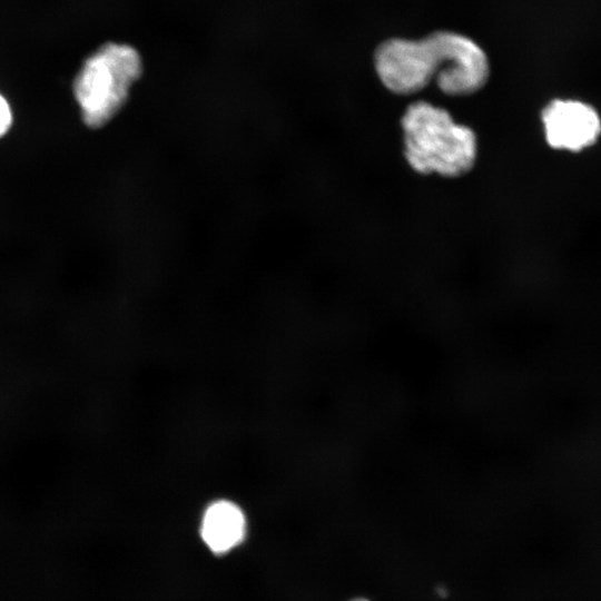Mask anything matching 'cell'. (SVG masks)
Masks as SVG:
<instances>
[{"mask_svg":"<svg viewBox=\"0 0 601 601\" xmlns=\"http://www.w3.org/2000/svg\"><path fill=\"white\" fill-rule=\"evenodd\" d=\"M401 124L405 157L417 173L457 177L473 167L476 137L445 109L417 101L407 107Z\"/></svg>","mask_w":601,"mask_h":601,"instance_id":"1","label":"cell"},{"mask_svg":"<svg viewBox=\"0 0 601 601\" xmlns=\"http://www.w3.org/2000/svg\"><path fill=\"white\" fill-rule=\"evenodd\" d=\"M141 70L139 52L126 43L107 42L89 56L73 81V95L85 124L99 128L111 120Z\"/></svg>","mask_w":601,"mask_h":601,"instance_id":"2","label":"cell"},{"mask_svg":"<svg viewBox=\"0 0 601 601\" xmlns=\"http://www.w3.org/2000/svg\"><path fill=\"white\" fill-rule=\"evenodd\" d=\"M426 38L439 60L435 81L444 93L470 95L485 85L490 65L485 52L474 40L452 31H436Z\"/></svg>","mask_w":601,"mask_h":601,"instance_id":"3","label":"cell"},{"mask_svg":"<svg viewBox=\"0 0 601 601\" xmlns=\"http://www.w3.org/2000/svg\"><path fill=\"white\" fill-rule=\"evenodd\" d=\"M375 69L383 85L398 95L425 88L436 78L437 58L427 38H392L382 42L374 55Z\"/></svg>","mask_w":601,"mask_h":601,"instance_id":"4","label":"cell"},{"mask_svg":"<svg viewBox=\"0 0 601 601\" xmlns=\"http://www.w3.org/2000/svg\"><path fill=\"white\" fill-rule=\"evenodd\" d=\"M548 145L556 150L581 152L601 138V116L590 104L578 99H554L542 110Z\"/></svg>","mask_w":601,"mask_h":601,"instance_id":"5","label":"cell"},{"mask_svg":"<svg viewBox=\"0 0 601 601\" xmlns=\"http://www.w3.org/2000/svg\"><path fill=\"white\" fill-rule=\"evenodd\" d=\"M245 531V515L240 508L230 501H216L204 512L200 535L214 553L223 554L234 549L244 539Z\"/></svg>","mask_w":601,"mask_h":601,"instance_id":"6","label":"cell"},{"mask_svg":"<svg viewBox=\"0 0 601 601\" xmlns=\"http://www.w3.org/2000/svg\"><path fill=\"white\" fill-rule=\"evenodd\" d=\"M12 122V114L8 101L0 95V137H2L10 128Z\"/></svg>","mask_w":601,"mask_h":601,"instance_id":"7","label":"cell"},{"mask_svg":"<svg viewBox=\"0 0 601 601\" xmlns=\"http://www.w3.org/2000/svg\"><path fill=\"white\" fill-rule=\"evenodd\" d=\"M348 601H371V600H368L367 598H364V597H356V598L351 599Z\"/></svg>","mask_w":601,"mask_h":601,"instance_id":"8","label":"cell"}]
</instances>
